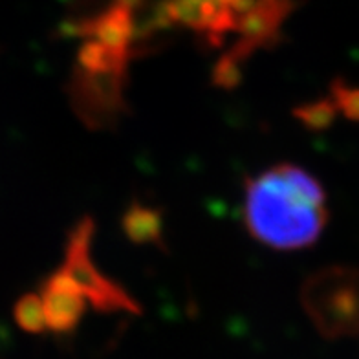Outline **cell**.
I'll list each match as a JSON object with an SVG mask.
<instances>
[{
  "label": "cell",
  "mask_w": 359,
  "mask_h": 359,
  "mask_svg": "<svg viewBox=\"0 0 359 359\" xmlns=\"http://www.w3.org/2000/svg\"><path fill=\"white\" fill-rule=\"evenodd\" d=\"M127 70L94 72L74 67L67 81V97L81 123L90 130H114L130 112Z\"/></svg>",
  "instance_id": "277c9868"
},
{
  "label": "cell",
  "mask_w": 359,
  "mask_h": 359,
  "mask_svg": "<svg viewBox=\"0 0 359 359\" xmlns=\"http://www.w3.org/2000/svg\"><path fill=\"white\" fill-rule=\"evenodd\" d=\"M301 306L323 337L359 336V269L326 266L301 286Z\"/></svg>",
  "instance_id": "7a4b0ae2"
},
{
  "label": "cell",
  "mask_w": 359,
  "mask_h": 359,
  "mask_svg": "<svg viewBox=\"0 0 359 359\" xmlns=\"http://www.w3.org/2000/svg\"><path fill=\"white\" fill-rule=\"evenodd\" d=\"M94 218L85 215L68 233L65 246L62 271L76 284L92 306L101 313L127 312L137 316L142 306L136 299L116 280L109 279L100 271L92 259V241H94Z\"/></svg>",
  "instance_id": "3957f363"
},
{
  "label": "cell",
  "mask_w": 359,
  "mask_h": 359,
  "mask_svg": "<svg viewBox=\"0 0 359 359\" xmlns=\"http://www.w3.org/2000/svg\"><path fill=\"white\" fill-rule=\"evenodd\" d=\"M39 297L43 301L48 330L53 334H70L85 316L86 299L61 268L46 280Z\"/></svg>",
  "instance_id": "5b68a950"
},
{
  "label": "cell",
  "mask_w": 359,
  "mask_h": 359,
  "mask_svg": "<svg viewBox=\"0 0 359 359\" xmlns=\"http://www.w3.org/2000/svg\"><path fill=\"white\" fill-rule=\"evenodd\" d=\"M244 224L255 241L273 250L312 246L328 224L325 187L303 167H269L246 182Z\"/></svg>",
  "instance_id": "6da1fadb"
},
{
  "label": "cell",
  "mask_w": 359,
  "mask_h": 359,
  "mask_svg": "<svg viewBox=\"0 0 359 359\" xmlns=\"http://www.w3.org/2000/svg\"><path fill=\"white\" fill-rule=\"evenodd\" d=\"M337 112H341L348 121L359 123V86H352L345 79H334L330 83V95H328Z\"/></svg>",
  "instance_id": "30bf717a"
},
{
  "label": "cell",
  "mask_w": 359,
  "mask_h": 359,
  "mask_svg": "<svg viewBox=\"0 0 359 359\" xmlns=\"http://www.w3.org/2000/svg\"><path fill=\"white\" fill-rule=\"evenodd\" d=\"M130 57L125 52L114 50V48L104 46L103 43L90 39L86 41L77 52V67L85 68V70L94 72H116V70H127V65Z\"/></svg>",
  "instance_id": "52a82bcc"
},
{
  "label": "cell",
  "mask_w": 359,
  "mask_h": 359,
  "mask_svg": "<svg viewBox=\"0 0 359 359\" xmlns=\"http://www.w3.org/2000/svg\"><path fill=\"white\" fill-rule=\"evenodd\" d=\"M121 229L136 246H152L165 251V218L163 211L134 198L121 215Z\"/></svg>",
  "instance_id": "8992f818"
},
{
  "label": "cell",
  "mask_w": 359,
  "mask_h": 359,
  "mask_svg": "<svg viewBox=\"0 0 359 359\" xmlns=\"http://www.w3.org/2000/svg\"><path fill=\"white\" fill-rule=\"evenodd\" d=\"M15 321L29 334H43L48 330L43 301L39 293H26L15 304Z\"/></svg>",
  "instance_id": "9c48e42d"
},
{
  "label": "cell",
  "mask_w": 359,
  "mask_h": 359,
  "mask_svg": "<svg viewBox=\"0 0 359 359\" xmlns=\"http://www.w3.org/2000/svg\"><path fill=\"white\" fill-rule=\"evenodd\" d=\"M337 116V109L330 97L306 101L293 107V118L303 125L310 133H325L334 125Z\"/></svg>",
  "instance_id": "ba28073f"
},
{
  "label": "cell",
  "mask_w": 359,
  "mask_h": 359,
  "mask_svg": "<svg viewBox=\"0 0 359 359\" xmlns=\"http://www.w3.org/2000/svg\"><path fill=\"white\" fill-rule=\"evenodd\" d=\"M242 67L235 55L227 52L217 61L211 72V85L220 90H235L242 83Z\"/></svg>",
  "instance_id": "8fae6325"
}]
</instances>
